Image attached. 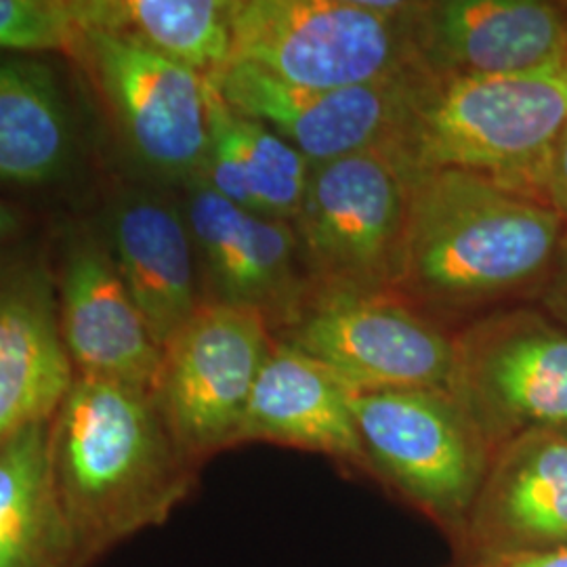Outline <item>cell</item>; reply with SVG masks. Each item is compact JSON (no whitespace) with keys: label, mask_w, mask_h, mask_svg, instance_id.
<instances>
[{"label":"cell","mask_w":567,"mask_h":567,"mask_svg":"<svg viewBox=\"0 0 567 567\" xmlns=\"http://www.w3.org/2000/svg\"><path fill=\"white\" fill-rule=\"evenodd\" d=\"M51 486L76 564L163 526L198 484L152 395L74 379L47 426Z\"/></svg>","instance_id":"cell-1"},{"label":"cell","mask_w":567,"mask_h":567,"mask_svg":"<svg viewBox=\"0 0 567 567\" xmlns=\"http://www.w3.org/2000/svg\"><path fill=\"white\" fill-rule=\"evenodd\" d=\"M405 187L395 295L435 320L543 290L567 236L553 206L456 171Z\"/></svg>","instance_id":"cell-2"},{"label":"cell","mask_w":567,"mask_h":567,"mask_svg":"<svg viewBox=\"0 0 567 567\" xmlns=\"http://www.w3.org/2000/svg\"><path fill=\"white\" fill-rule=\"evenodd\" d=\"M567 124V63L527 74L440 81L419 74L377 150L404 182L456 171L545 200Z\"/></svg>","instance_id":"cell-3"},{"label":"cell","mask_w":567,"mask_h":567,"mask_svg":"<svg viewBox=\"0 0 567 567\" xmlns=\"http://www.w3.org/2000/svg\"><path fill=\"white\" fill-rule=\"evenodd\" d=\"M365 473L446 534L465 527L492 447L446 389L351 393Z\"/></svg>","instance_id":"cell-4"},{"label":"cell","mask_w":567,"mask_h":567,"mask_svg":"<svg viewBox=\"0 0 567 567\" xmlns=\"http://www.w3.org/2000/svg\"><path fill=\"white\" fill-rule=\"evenodd\" d=\"M405 13L365 0H234L231 61L318 91L393 81L419 72Z\"/></svg>","instance_id":"cell-5"},{"label":"cell","mask_w":567,"mask_h":567,"mask_svg":"<svg viewBox=\"0 0 567 567\" xmlns=\"http://www.w3.org/2000/svg\"><path fill=\"white\" fill-rule=\"evenodd\" d=\"M70 60L93 86L131 158L161 183L200 179L210 150L208 81L142 42L84 30Z\"/></svg>","instance_id":"cell-6"},{"label":"cell","mask_w":567,"mask_h":567,"mask_svg":"<svg viewBox=\"0 0 567 567\" xmlns=\"http://www.w3.org/2000/svg\"><path fill=\"white\" fill-rule=\"evenodd\" d=\"M408 187L379 150L313 164L292 227L309 292H393Z\"/></svg>","instance_id":"cell-7"},{"label":"cell","mask_w":567,"mask_h":567,"mask_svg":"<svg viewBox=\"0 0 567 567\" xmlns=\"http://www.w3.org/2000/svg\"><path fill=\"white\" fill-rule=\"evenodd\" d=\"M447 393L492 452L529 431H567V328L532 307L477 318L454 334Z\"/></svg>","instance_id":"cell-8"},{"label":"cell","mask_w":567,"mask_h":567,"mask_svg":"<svg viewBox=\"0 0 567 567\" xmlns=\"http://www.w3.org/2000/svg\"><path fill=\"white\" fill-rule=\"evenodd\" d=\"M330 370L351 393L446 389L454 337L395 292L313 290L274 332Z\"/></svg>","instance_id":"cell-9"},{"label":"cell","mask_w":567,"mask_h":567,"mask_svg":"<svg viewBox=\"0 0 567 567\" xmlns=\"http://www.w3.org/2000/svg\"><path fill=\"white\" fill-rule=\"evenodd\" d=\"M271 343V326L259 311L203 303L164 344L152 400L194 465L238 447L250 393Z\"/></svg>","instance_id":"cell-10"},{"label":"cell","mask_w":567,"mask_h":567,"mask_svg":"<svg viewBox=\"0 0 567 567\" xmlns=\"http://www.w3.org/2000/svg\"><path fill=\"white\" fill-rule=\"evenodd\" d=\"M182 192L203 303L255 309L271 332L290 324L309 292L292 224L229 203L203 179Z\"/></svg>","instance_id":"cell-11"},{"label":"cell","mask_w":567,"mask_h":567,"mask_svg":"<svg viewBox=\"0 0 567 567\" xmlns=\"http://www.w3.org/2000/svg\"><path fill=\"white\" fill-rule=\"evenodd\" d=\"M61 343L74 379L152 395L163 364L102 231L76 225L63 234L53 269Z\"/></svg>","instance_id":"cell-12"},{"label":"cell","mask_w":567,"mask_h":567,"mask_svg":"<svg viewBox=\"0 0 567 567\" xmlns=\"http://www.w3.org/2000/svg\"><path fill=\"white\" fill-rule=\"evenodd\" d=\"M414 68L429 79L513 76L567 63L566 2L429 0L405 13Z\"/></svg>","instance_id":"cell-13"},{"label":"cell","mask_w":567,"mask_h":567,"mask_svg":"<svg viewBox=\"0 0 567 567\" xmlns=\"http://www.w3.org/2000/svg\"><path fill=\"white\" fill-rule=\"evenodd\" d=\"M419 74L318 91L286 84L248 63L231 61L208 81L231 110L271 128L313 166L377 150L400 118Z\"/></svg>","instance_id":"cell-14"},{"label":"cell","mask_w":567,"mask_h":567,"mask_svg":"<svg viewBox=\"0 0 567 567\" xmlns=\"http://www.w3.org/2000/svg\"><path fill=\"white\" fill-rule=\"evenodd\" d=\"M567 548V431H529L492 452L454 559Z\"/></svg>","instance_id":"cell-15"},{"label":"cell","mask_w":567,"mask_h":567,"mask_svg":"<svg viewBox=\"0 0 567 567\" xmlns=\"http://www.w3.org/2000/svg\"><path fill=\"white\" fill-rule=\"evenodd\" d=\"M102 236L154 341L163 349L203 305L182 198L164 187H124L107 204Z\"/></svg>","instance_id":"cell-16"},{"label":"cell","mask_w":567,"mask_h":567,"mask_svg":"<svg viewBox=\"0 0 567 567\" xmlns=\"http://www.w3.org/2000/svg\"><path fill=\"white\" fill-rule=\"evenodd\" d=\"M72 381L53 269L9 255L0 261V450L49 423Z\"/></svg>","instance_id":"cell-17"},{"label":"cell","mask_w":567,"mask_h":567,"mask_svg":"<svg viewBox=\"0 0 567 567\" xmlns=\"http://www.w3.org/2000/svg\"><path fill=\"white\" fill-rule=\"evenodd\" d=\"M276 444L364 471L351 391L324 365L274 337L244 414L238 446Z\"/></svg>","instance_id":"cell-18"},{"label":"cell","mask_w":567,"mask_h":567,"mask_svg":"<svg viewBox=\"0 0 567 567\" xmlns=\"http://www.w3.org/2000/svg\"><path fill=\"white\" fill-rule=\"evenodd\" d=\"M208 122L210 150L200 179L229 203L292 224L303 203L309 161L261 122L231 110L210 81Z\"/></svg>","instance_id":"cell-19"},{"label":"cell","mask_w":567,"mask_h":567,"mask_svg":"<svg viewBox=\"0 0 567 567\" xmlns=\"http://www.w3.org/2000/svg\"><path fill=\"white\" fill-rule=\"evenodd\" d=\"M74 126L53 70L41 61H0V182H55L74 158Z\"/></svg>","instance_id":"cell-20"},{"label":"cell","mask_w":567,"mask_h":567,"mask_svg":"<svg viewBox=\"0 0 567 567\" xmlns=\"http://www.w3.org/2000/svg\"><path fill=\"white\" fill-rule=\"evenodd\" d=\"M47 426L0 450V567H79L51 486Z\"/></svg>","instance_id":"cell-21"},{"label":"cell","mask_w":567,"mask_h":567,"mask_svg":"<svg viewBox=\"0 0 567 567\" xmlns=\"http://www.w3.org/2000/svg\"><path fill=\"white\" fill-rule=\"evenodd\" d=\"M231 16L234 0H95L93 28L215 79L234 60Z\"/></svg>","instance_id":"cell-22"},{"label":"cell","mask_w":567,"mask_h":567,"mask_svg":"<svg viewBox=\"0 0 567 567\" xmlns=\"http://www.w3.org/2000/svg\"><path fill=\"white\" fill-rule=\"evenodd\" d=\"M93 20L95 0H0V53L70 58Z\"/></svg>","instance_id":"cell-23"},{"label":"cell","mask_w":567,"mask_h":567,"mask_svg":"<svg viewBox=\"0 0 567 567\" xmlns=\"http://www.w3.org/2000/svg\"><path fill=\"white\" fill-rule=\"evenodd\" d=\"M540 301L548 316L567 328V236L561 252L540 290Z\"/></svg>","instance_id":"cell-24"},{"label":"cell","mask_w":567,"mask_h":567,"mask_svg":"<svg viewBox=\"0 0 567 567\" xmlns=\"http://www.w3.org/2000/svg\"><path fill=\"white\" fill-rule=\"evenodd\" d=\"M545 200L553 206L567 225V124L553 150V158L548 164Z\"/></svg>","instance_id":"cell-25"},{"label":"cell","mask_w":567,"mask_h":567,"mask_svg":"<svg viewBox=\"0 0 567 567\" xmlns=\"http://www.w3.org/2000/svg\"><path fill=\"white\" fill-rule=\"evenodd\" d=\"M450 567H567V548L566 550H545V553L480 557V559H454Z\"/></svg>","instance_id":"cell-26"},{"label":"cell","mask_w":567,"mask_h":567,"mask_svg":"<svg viewBox=\"0 0 567 567\" xmlns=\"http://www.w3.org/2000/svg\"><path fill=\"white\" fill-rule=\"evenodd\" d=\"M23 234V215L13 204L0 200V261L11 255L13 244Z\"/></svg>","instance_id":"cell-27"},{"label":"cell","mask_w":567,"mask_h":567,"mask_svg":"<svg viewBox=\"0 0 567 567\" xmlns=\"http://www.w3.org/2000/svg\"><path fill=\"white\" fill-rule=\"evenodd\" d=\"M566 7H567V0H566Z\"/></svg>","instance_id":"cell-28"}]
</instances>
